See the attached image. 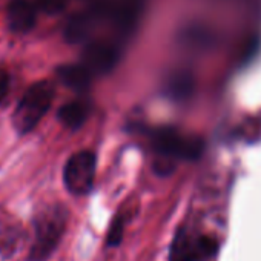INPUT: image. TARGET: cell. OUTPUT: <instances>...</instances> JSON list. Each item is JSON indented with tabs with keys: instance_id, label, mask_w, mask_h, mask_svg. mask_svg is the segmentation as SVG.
Here are the masks:
<instances>
[{
	"instance_id": "cell-1",
	"label": "cell",
	"mask_w": 261,
	"mask_h": 261,
	"mask_svg": "<svg viewBox=\"0 0 261 261\" xmlns=\"http://www.w3.org/2000/svg\"><path fill=\"white\" fill-rule=\"evenodd\" d=\"M54 98V86L48 80L31 85L13 114V126L17 134H28L49 111Z\"/></svg>"
},
{
	"instance_id": "cell-2",
	"label": "cell",
	"mask_w": 261,
	"mask_h": 261,
	"mask_svg": "<svg viewBox=\"0 0 261 261\" xmlns=\"http://www.w3.org/2000/svg\"><path fill=\"white\" fill-rule=\"evenodd\" d=\"M149 142L154 152L166 163L180 160H197L204 145L197 137H188L174 127H157L149 130Z\"/></svg>"
},
{
	"instance_id": "cell-3",
	"label": "cell",
	"mask_w": 261,
	"mask_h": 261,
	"mask_svg": "<svg viewBox=\"0 0 261 261\" xmlns=\"http://www.w3.org/2000/svg\"><path fill=\"white\" fill-rule=\"evenodd\" d=\"M66 226V211L62 206L45 209L34 223L36 241L30 250L28 261H45L57 247Z\"/></svg>"
},
{
	"instance_id": "cell-4",
	"label": "cell",
	"mask_w": 261,
	"mask_h": 261,
	"mask_svg": "<svg viewBox=\"0 0 261 261\" xmlns=\"http://www.w3.org/2000/svg\"><path fill=\"white\" fill-rule=\"evenodd\" d=\"M95 154L85 149L72 154L63 168V181L72 195H86L92 191L95 178Z\"/></svg>"
},
{
	"instance_id": "cell-5",
	"label": "cell",
	"mask_w": 261,
	"mask_h": 261,
	"mask_svg": "<svg viewBox=\"0 0 261 261\" xmlns=\"http://www.w3.org/2000/svg\"><path fill=\"white\" fill-rule=\"evenodd\" d=\"M217 243L204 235L180 232L171 247V261H203L217 252Z\"/></svg>"
},
{
	"instance_id": "cell-6",
	"label": "cell",
	"mask_w": 261,
	"mask_h": 261,
	"mask_svg": "<svg viewBox=\"0 0 261 261\" xmlns=\"http://www.w3.org/2000/svg\"><path fill=\"white\" fill-rule=\"evenodd\" d=\"M120 59V45L109 42H88L80 63L88 69V72L95 75L108 74Z\"/></svg>"
},
{
	"instance_id": "cell-7",
	"label": "cell",
	"mask_w": 261,
	"mask_h": 261,
	"mask_svg": "<svg viewBox=\"0 0 261 261\" xmlns=\"http://www.w3.org/2000/svg\"><path fill=\"white\" fill-rule=\"evenodd\" d=\"M8 27L14 33H28L37 22V7L30 0H11L7 8Z\"/></svg>"
},
{
	"instance_id": "cell-8",
	"label": "cell",
	"mask_w": 261,
	"mask_h": 261,
	"mask_svg": "<svg viewBox=\"0 0 261 261\" xmlns=\"http://www.w3.org/2000/svg\"><path fill=\"white\" fill-rule=\"evenodd\" d=\"M57 75L63 85H66L68 88L79 91V92L86 91L88 86L91 85V80H92V75L88 72V69L80 62L60 66L57 69Z\"/></svg>"
},
{
	"instance_id": "cell-9",
	"label": "cell",
	"mask_w": 261,
	"mask_h": 261,
	"mask_svg": "<svg viewBox=\"0 0 261 261\" xmlns=\"http://www.w3.org/2000/svg\"><path fill=\"white\" fill-rule=\"evenodd\" d=\"M88 114H89V106L82 100H74V101L63 105L59 109L57 117L66 127L79 129L86 121Z\"/></svg>"
},
{
	"instance_id": "cell-10",
	"label": "cell",
	"mask_w": 261,
	"mask_h": 261,
	"mask_svg": "<svg viewBox=\"0 0 261 261\" xmlns=\"http://www.w3.org/2000/svg\"><path fill=\"white\" fill-rule=\"evenodd\" d=\"M68 0H36V5L40 11L48 16L60 14L66 8Z\"/></svg>"
},
{
	"instance_id": "cell-11",
	"label": "cell",
	"mask_w": 261,
	"mask_h": 261,
	"mask_svg": "<svg viewBox=\"0 0 261 261\" xmlns=\"http://www.w3.org/2000/svg\"><path fill=\"white\" fill-rule=\"evenodd\" d=\"M10 91V74L5 69H0V103L4 101Z\"/></svg>"
}]
</instances>
